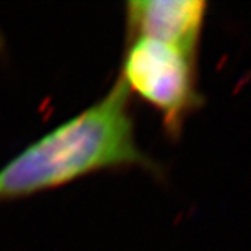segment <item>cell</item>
Listing matches in <instances>:
<instances>
[{
    "instance_id": "cell-1",
    "label": "cell",
    "mask_w": 251,
    "mask_h": 251,
    "mask_svg": "<svg viewBox=\"0 0 251 251\" xmlns=\"http://www.w3.org/2000/svg\"><path fill=\"white\" fill-rule=\"evenodd\" d=\"M130 94L117 77L103 97L30 142L0 168V204L58 189L101 171L162 174L136 141Z\"/></svg>"
},
{
    "instance_id": "cell-2",
    "label": "cell",
    "mask_w": 251,
    "mask_h": 251,
    "mask_svg": "<svg viewBox=\"0 0 251 251\" xmlns=\"http://www.w3.org/2000/svg\"><path fill=\"white\" fill-rule=\"evenodd\" d=\"M118 79L130 96L156 109L165 133L177 139L186 120L203 104L197 58L150 38L126 40Z\"/></svg>"
},
{
    "instance_id": "cell-3",
    "label": "cell",
    "mask_w": 251,
    "mask_h": 251,
    "mask_svg": "<svg viewBox=\"0 0 251 251\" xmlns=\"http://www.w3.org/2000/svg\"><path fill=\"white\" fill-rule=\"evenodd\" d=\"M206 14L203 0H132L126 3V40H156L197 58Z\"/></svg>"
}]
</instances>
